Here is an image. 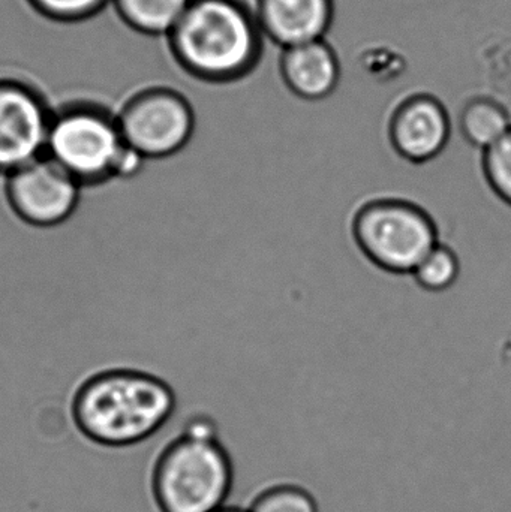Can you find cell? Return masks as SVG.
Returning <instances> with one entry per match:
<instances>
[{
    "mask_svg": "<svg viewBox=\"0 0 511 512\" xmlns=\"http://www.w3.org/2000/svg\"><path fill=\"white\" fill-rule=\"evenodd\" d=\"M45 14L62 20H78L101 9L108 0H32Z\"/></svg>",
    "mask_w": 511,
    "mask_h": 512,
    "instance_id": "e0dca14e",
    "label": "cell"
},
{
    "mask_svg": "<svg viewBox=\"0 0 511 512\" xmlns=\"http://www.w3.org/2000/svg\"><path fill=\"white\" fill-rule=\"evenodd\" d=\"M341 74V60L327 39L281 50L279 75L285 89L300 101H326L338 89Z\"/></svg>",
    "mask_w": 511,
    "mask_h": 512,
    "instance_id": "8fae6325",
    "label": "cell"
},
{
    "mask_svg": "<svg viewBox=\"0 0 511 512\" xmlns=\"http://www.w3.org/2000/svg\"><path fill=\"white\" fill-rule=\"evenodd\" d=\"M458 255L449 246L438 243L414 270L416 282L426 291L441 292L452 288L459 279Z\"/></svg>",
    "mask_w": 511,
    "mask_h": 512,
    "instance_id": "5bb4252c",
    "label": "cell"
},
{
    "mask_svg": "<svg viewBox=\"0 0 511 512\" xmlns=\"http://www.w3.org/2000/svg\"><path fill=\"white\" fill-rule=\"evenodd\" d=\"M386 123L395 152L413 164H425L447 149L455 120L446 102L434 93L413 92L390 107Z\"/></svg>",
    "mask_w": 511,
    "mask_h": 512,
    "instance_id": "52a82bcc",
    "label": "cell"
},
{
    "mask_svg": "<svg viewBox=\"0 0 511 512\" xmlns=\"http://www.w3.org/2000/svg\"><path fill=\"white\" fill-rule=\"evenodd\" d=\"M483 171L494 194L511 207V129L483 152Z\"/></svg>",
    "mask_w": 511,
    "mask_h": 512,
    "instance_id": "2e32d148",
    "label": "cell"
},
{
    "mask_svg": "<svg viewBox=\"0 0 511 512\" xmlns=\"http://www.w3.org/2000/svg\"><path fill=\"white\" fill-rule=\"evenodd\" d=\"M180 62L197 80L231 86L252 74L264 36L252 5L243 0H192L171 33Z\"/></svg>",
    "mask_w": 511,
    "mask_h": 512,
    "instance_id": "6da1fadb",
    "label": "cell"
},
{
    "mask_svg": "<svg viewBox=\"0 0 511 512\" xmlns=\"http://www.w3.org/2000/svg\"><path fill=\"white\" fill-rule=\"evenodd\" d=\"M192 0H114L122 17L140 32L171 35Z\"/></svg>",
    "mask_w": 511,
    "mask_h": 512,
    "instance_id": "4fadbf2b",
    "label": "cell"
},
{
    "mask_svg": "<svg viewBox=\"0 0 511 512\" xmlns=\"http://www.w3.org/2000/svg\"><path fill=\"white\" fill-rule=\"evenodd\" d=\"M81 183L48 156L9 174V195L17 212L36 225L65 221L78 203Z\"/></svg>",
    "mask_w": 511,
    "mask_h": 512,
    "instance_id": "9c48e42d",
    "label": "cell"
},
{
    "mask_svg": "<svg viewBox=\"0 0 511 512\" xmlns=\"http://www.w3.org/2000/svg\"><path fill=\"white\" fill-rule=\"evenodd\" d=\"M453 119L461 137L480 152L494 146L511 129L509 108L491 95L468 99Z\"/></svg>",
    "mask_w": 511,
    "mask_h": 512,
    "instance_id": "7c38bea8",
    "label": "cell"
},
{
    "mask_svg": "<svg viewBox=\"0 0 511 512\" xmlns=\"http://www.w3.org/2000/svg\"><path fill=\"white\" fill-rule=\"evenodd\" d=\"M189 95L155 90L135 99L119 119L126 146L143 158L173 155L186 146L194 132V110Z\"/></svg>",
    "mask_w": 511,
    "mask_h": 512,
    "instance_id": "8992f818",
    "label": "cell"
},
{
    "mask_svg": "<svg viewBox=\"0 0 511 512\" xmlns=\"http://www.w3.org/2000/svg\"><path fill=\"white\" fill-rule=\"evenodd\" d=\"M45 156L80 183L135 170L143 161L126 146L116 120L86 108L51 120Z\"/></svg>",
    "mask_w": 511,
    "mask_h": 512,
    "instance_id": "277c9868",
    "label": "cell"
},
{
    "mask_svg": "<svg viewBox=\"0 0 511 512\" xmlns=\"http://www.w3.org/2000/svg\"><path fill=\"white\" fill-rule=\"evenodd\" d=\"M264 39L281 50L326 39L335 20V0H254Z\"/></svg>",
    "mask_w": 511,
    "mask_h": 512,
    "instance_id": "30bf717a",
    "label": "cell"
},
{
    "mask_svg": "<svg viewBox=\"0 0 511 512\" xmlns=\"http://www.w3.org/2000/svg\"><path fill=\"white\" fill-rule=\"evenodd\" d=\"M249 512H320L317 499L305 487L279 484L269 487L252 501Z\"/></svg>",
    "mask_w": 511,
    "mask_h": 512,
    "instance_id": "9a60e30c",
    "label": "cell"
},
{
    "mask_svg": "<svg viewBox=\"0 0 511 512\" xmlns=\"http://www.w3.org/2000/svg\"><path fill=\"white\" fill-rule=\"evenodd\" d=\"M50 111L20 84H0V171L14 173L45 155Z\"/></svg>",
    "mask_w": 511,
    "mask_h": 512,
    "instance_id": "ba28073f",
    "label": "cell"
},
{
    "mask_svg": "<svg viewBox=\"0 0 511 512\" xmlns=\"http://www.w3.org/2000/svg\"><path fill=\"white\" fill-rule=\"evenodd\" d=\"M353 230L363 254L389 273H414L438 245L431 216L407 201L366 204L357 213Z\"/></svg>",
    "mask_w": 511,
    "mask_h": 512,
    "instance_id": "5b68a950",
    "label": "cell"
},
{
    "mask_svg": "<svg viewBox=\"0 0 511 512\" xmlns=\"http://www.w3.org/2000/svg\"><path fill=\"white\" fill-rule=\"evenodd\" d=\"M216 512H249L248 510H245V508L240 507H228V505H225L224 508H221V510Z\"/></svg>",
    "mask_w": 511,
    "mask_h": 512,
    "instance_id": "ac0fdd59",
    "label": "cell"
},
{
    "mask_svg": "<svg viewBox=\"0 0 511 512\" xmlns=\"http://www.w3.org/2000/svg\"><path fill=\"white\" fill-rule=\"evenodd\" d=\"M176 411V399L162 382L138 373H110L81 391L75 426L87 444L125 450L158 438Z\"/></svg>",
    "mask_w": 511,
    "mask_h": 512,
    "instance_id": "7a4b0ae2",
    "label": "cell"
},
{
    "mask_svg": "<svg viewBox=\"0 0 511 512\" xmlns=\"http://www.w3.org/2000/svg\"><path fill=\"white\" fill-rule=\"evenodd\" d=\"M176 423L162 442L152 474V492L161 512H216L233 489V460L218 439L197 438Z\"/></svg>",
    "mask_w": 511,
    "mask_h": 512,
    "instance_id": "3957f363",
    "label": "cell"
}]
</instances>
